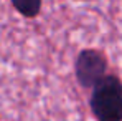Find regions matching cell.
Returning a JSON list of instances; mask_svg holds the SVG:
<instances>
[{
  "instance_id": "1",
  "label": "cell",
  "mask_w": 122,
  "mask_h": 121,
  "mask_svg": "<svg viewBox=\"0 0 122 121\" xmlns=\"http://www.w3.org/2000/svg\"><path fill=\"white\" fill-rule=\"evenodd\" d=\"M89 104L97 121H122V81L107 75L92 88Z\"/></svg>"
},
{
  "instance_id": "2",
  "label": "cell",
  "mask_w": 122,
  "mask_h": 121,
  "mask_svg": "<svg viewBox=\"0 0 122 121\" xmlns=\"http://www.w3.org/2000/svg\"><path fill=\"white\" fill-rule=\"evenodd\" d=\"M76 80L82 88H94L107 76V58L96 48H84L74 61Z\"/></svg>"
},
{
  "instance_id": "3",
  "label": "cell",
  "mask_w": 122,
  "mask_h": 121,
  "mask_svg": "<svg viewBox=\"0 0 122 121\" xmlns=\"http://www.w3.org/2000/svg\"><path fill=\"white\" fill-rule=\"evenodd\" d=\"M13 8L25 18H35L41 12L43 0H10Z\"/></svg>"
}]
</instances>
